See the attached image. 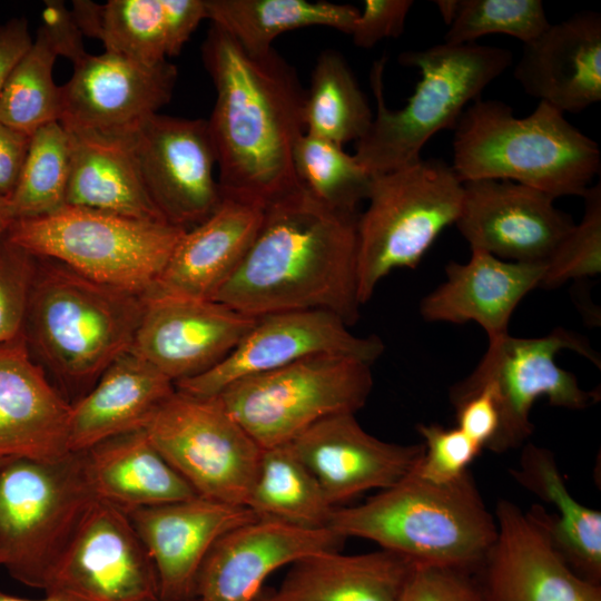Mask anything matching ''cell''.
Wrapping results in <instances>:
<instances>
[{
	"label": "cell",
	"instance_id": "cell-16",
	"mask_svg": "<svg viewBox=\"0 0 601 601\" xmlns=\"http://www.w3.org/2000/svg\"><path fill=\"white\" fill-rule=\"evenodd\" d=\"M256 318L213 299L149 293L129 351L176 384L221 362Z\"/></svg>",
	"mask_w": 601,
	"mask_h": 601
},
{
	"label": "cell",
	"instance_id": "cell-44",
	"mask_svg": "<svg viewBox=\"0 0 601 601\" xmlns=\"http://www.w3.org/2000/svg\"><path fill=\"white\" fill-rule=\"evenodd\" d=\"M412 0H366L351 36L355 46L370 49L385 38L402 35Z\"/></svg>",
	"mask_w": 601,
	"mask_h": 601
},
{
	"label": "cell",
	"instance_id": "cell-26",
	"mask_svg": "<svg viewBox=\"0 0 601 601\" xmlns=\"http://www.w3.org/2000/svg\"><path fill=\"white\" fill-rule=\"evenodd\" d=\"M176 391L175 383L128 351L83 395L71 402L67 445L83 452L108 439L142 430Z\"/></svg>",
	"mask_w": 601,
	"mask_h": 601
},
{
	"label": "cell",
	"instance_id": "cell-45",
	"mask_svg": "<svg viewBox=\"0 0 601 601\" xmlns=\"http://www.w3.org/2000/svg\"><path fill=\"white\" fill-rule=\"evenodd\" d=\"M38 29L47 37L58 57L69 59L72 65L88 55L83 45V35L71 9L67 8L63 1H45Z\"/></svg>",
	"mask_w": 601,
	"mask_h": 601
},
{
	"label": "cell",
	"instance_id": "cell-2",
	"mask_svg": "<svg viewBox=\"0 0 601 601\" xmlns=\"http://www.w3.org/2000/svg\"><path fill=\"white\" fill-rule=\"evenodd\" d=\"M358 214L336 210L305 188L264 209L240 265L213 296L243 314L321 309L351 326L359 317Z\"/></svg>",
	"mask_w": 601,
	"mask_h": 601
},
{
	"label": "cell",
	"instance_id": "cell-28",
	"mask_svg": "<svg viewBox=\"0 0 601 601\" xmlns=\"http://www.w3.org/2000/svg\"><path fill=\"white\" fill-rule=\"evenodd\" d=\"M68 134L70 173L66 205L166 221L141 178L132 131Z\"/></svg>",
	"mask_w": 601,
	"mask_h": 601
},
{
	"label": "cell",
	"instance_id": "cell-41",
	"mask_svg": "<svg viewBox=\"0 0 601 601\" xmlns=\"http://www.w3.org/2000/svg\"><path fill=\"white\" fill-rule=\"evenodd\" d=\"M37 257L0 237V345L23 334Z\"/></svg>",
	"mask_w": 601,
	"mask_h": 601
},
{
	"label": "cell",
	"instance_id": "cell-10",
	"mask_svg": "<svg viewBox=\"0 0 601 601\" xmlns=\"http://www.w3.org/2000/svg\"><path fill=\"white\" fill-rule=\"evenodd\" d=\"M372 365L317 355L234 382L218 395L262 449L288 444L317 422L356 414L373 390Z\"/></svg>",
	"mask_w": 601,
	"mask_h": 601
},
{
	"label": "cell",
	"instance_id": "cell-43",
	"mask_svg": "<svg viewBox=\"0 0 601 601\" xmlns=\"http://www.w3.org/2000/svg\"><path fill=\"white\" fill-rule=\"evenodd\" d=\"M400 601H485V599L475 572L414 563Z\"/></svg>",
	"mask_w": 601,
	"mask_h": 601
},
{
	"label": "cell",
	"instance_id": "cell-8",
	"mask_svg": "<svg viewBox=\"0 0 601 601\" xmlns=\"http://www.w3.org/2000/svg\"><path fill=\"white\" fill-rule=\"evenodd\" d=\"M462 198L463 183L442 159L372 175L356 224L361 305L394 269L420 264L441 231L455 224Z\"/></svg>",
	"mask_w": 601,
	"mask_h": 601
},
{
	"label": "cell",
	"instance_id": "cell-25",
	"mask_svg": "<svg viewBox=\"0 0 601 601\" xmlns=\"http://www.w3.org/2000/svg\"><path fill=\"white\" fill-rule=\"evenodd\" d=\"M545 264L500 259L472 249L466 263L450 262L446 280L427 294L420 313L427 322H475L489 341L509 334L513 312L522 298L540 287Z\"/></svg>",
	"mask_w": 601,
	"mask_h": 601
},
{
	"label": "cell",
	"instance_id": "cell-52",
	"mask_svg": "<svg viewBox=\"0 0 601 601\" xmlns=\"http://www.w3.org/2000/svg\"><path fill=\"white\" fill-rule=\"evenodd\" d=\"M0 601H63V600L53 595H49V594H45L43 598L36 599V600L24 599V598L7 594L0 591Z\"/></svg>",
	"mask_w": 601,
	"mask_h": 601
},
{
	"label": "cell",
	"instance_id": "cell-5",
	"mask_svg": "<svg viewBox=\"0 0 601 601\" xmlns=\"http://www.w3.org/2000/svg\"><path fill=\"white\" fill-rule=\"evenodd\" d=\"M142 311L144 296L37 257L23 337L45 371L86 393L130 349Z\"/></svg>",
	"mask_w": 601,
	"mask_h": 601
},
{
	"label": "cell",
	"instance_id": "cell-7",
	"mask_svg": "<svg viewBox=\"0 0 601 601\" xmlns=\"http://www.w3.org/2000/svg\"><path fill=\"white\" fill-rule=\"evenodd\" d=\"M184 233L166 221L65 205L46 216L16 219L6 236L36 257L145 296Z\"/></svg>",
	"mask_w": 601,
	"mask_h": 601
},
{
	"label": "cell",
	"instance_id": "cell-17",
	"mask_svg": "<svg viewBox=\"0 0 601 601\" xmlns=\"http://www.w3.org/2000/svg\"><path fill=\"white\" fill-rule=\"evenodd\" d=\"M177 76L168 60L148 66L108 51L88 53L60 86L59 122L69 132L132 131L170 101Z\"/></svg>",
	"mask_w": 601,
	"mask_h": 601
},
{
	"label": "cell",
	"instance_id": "cell-14",
	"mask_svg": "<svg viewBox=\"0 0 601 601\" xmlns=\"http://www.w3.org/2000/svg\"><path fill=\"white\" fill-rule=\"evenodd\" d=\"M338 315L321 309L263 315L236 347L209 371L175 384L196 396H216L234 382L317 355L374 364L385 346L376 335L357 336Z\"/></svg>",
	"mask_w": 601,
	"mask_h": 601
},
{
	"label": "cell",
	"instance_id": "cell-51",
	"mask_svg": "<svg viewBox=\"0 0 601 601\" xmlns=\"http://www.w3.org/2000/svg\"><path fill=\"white\" fill-rule=\"evenodd\" d=\"M459 0H437L435 6L437 7L444 22L450 26L457 11Z\"/></svg>",
	"mask_w": 601,
	"mask_h": 601
},
{
	"label": "cell",
	"instance_id": "cell-19",
	"mask_svg": "<svg viewBox=\"0 0 601 601\" xmlns=\"http://www.w3.org/2000/svg\"><path fill=\"white\" fill-rule=\"evenodd\" d=\"M496 540L475 572L485 601H601V585L579 577L529 511L501 499Z\"/></svg>",
	"mask_w": 601,
	"mask_h": 601
},
{
	"label": "cell",
	"instance_id": "cell-23",
	"mask_svg": "<svg viewBox=\"0 0 601 601\" xmlns=\"http://www.w3.org/2000/svg\"><path fill=\"white\" fill-rule=\"evenodd\" d=\"M70 406L31 355L23 334L0 345V460L67 454Z\"/></svg>",
	"mask_w": 601,
	"mask_h": 601
},
{
	"label": "cell",
	"instance_id": "cell-32",
	"mask_svg": "<svg viewBox=\"0 0 601 601\" xmlns=\"http://www.w3.org/2000/svg\"><path fill=\"white\" fill-rule=\"evenodd\" d=\"M207 19L250 55L274 49L282 33L323 26L351 35L359 10L352 4L306 0H205Z\"/></svg>",
	"mask_w": 601,
	"mask_h": 601
},
{
	"label": "cell",
	"instance_id": "cell-29",
	"mask_svg": "<svg viewBox=\"0 0 601 601\" xmlns=\"http://www.w3.org/2000/svg\"><path fill=\"white\" fill-rule=\"evenodd\" d=\"M81 454L95 499L125 513L198 496L145 428L102 441Z\"/></svg>",
	"mask_w": 601,
	"mask_h": 601
},
{
	"label": "cell",
	"instance_id": "cell-11",
	"mask_svg": "<svg viewBox=\"0 0 601 601\" xmlns=\"http://www.w3.org/2000/svg\"><path fill=\"white\" fill-rule=\"evenodd\" d=\"M562 349H571L600 367V359L579 335L556 327L542 337L523 338L506 334L489 346L469 376L450 390L454 405L487 388L500 413L495 436L485 449L495 454L520 447L533 432L530 413L535 401L546 397L553 406L587 408L595 395L584 391L575 375L555 363Z\"/></svg>",
	"mask_w": 601,
	"mask_h": 601
},
{
	"label": "cell",
	"instance_id": "cell-49",
	"mask_svg": "<svg viewBox=\"0 0 601 601\" xmlns=\"http://www.w3.org/2000/svg\"><path fill=\"white\" fill-rule=\"evenodd\" d=\"M32 41L24 18H12L0 24V91Z\"/></svg>",
	"mask_w": 601,
	"mask_h": 601
},
{
	"label": "cell",
	"instance_id": "cell-27",
	"mask_svg": "<svg viewBox=\"0 0 601 601\" xmlns=\"http://www.w3.org/2000/svg\"><path fill=\"white\" fill-rule=\"evenodd\" d=\"M263 215L258 207L224 198L207 219L185 230L149 293L211 299L240 265Z\"/></svg>",
	"mask_w": 601,
	"mask_h": 601
},
{
	"label": "cell",
	"instance_id": "cell-31",
	"mask_svg": "<svg viewBox=\"0 0 601 601\" xmlns=\"http://www.w3.org/2000/svg\"><path fill=\"white\" fill-rule=\"evenodd\" d=\"M515 482L555 508L535 504L529 512L545 528L554 548L582 579L601 585V513L578 502L569 492L553 453L532 443L523 445Z\"/></svg>",
	"mask_w": 601,
	"mask_h": 601
},
{
	"label": "cell",
	"instance_id": "cell-22",
	"mask_svg": "<svg viewBox=\"0 0 601 601\" xmlns=\"http://www.w3.org/2000/svg\"><path fill=\"white\" fill-rule=\"evenodd\" d=\"M157 572L160 600L195 598L199 569L227 532L257 521L246 505L201 496L126 513Z\"/></svg>",
	"mask_w": 601,
	"mask_h": 601
},
{
	"label": "cell",
	"instance_id": "cell-48",
	"mask_svg": "<svg viewBox=\"0 0 601 601\" xmlns=\"http://www.w3.org/2000/svg\"><path fill=\"white\" fill-rule=\"evenodd\" d=\"M30 136L0 122V196L13 191L28 150Z\"/></svg>",
	"mask_w": 601,
	"mask_h": 601
},
{
	"label": "cell",
	"instance_id": "cell-9",
	"mask_svg": "<svg viewBox=\"0 0 601 601\" xmlns=\"http://www.w3.org/2000/svg\"><path fill=\"white\" fill-rule=\"evenodd\" d=\"M81 452L0 465V566L43 590L46 580L95 501Z\"/></svg>",
	"mask_w": 601,
	"mask_h": 601
},
{
	"label": "cell",
	"instance_id": "cell-21",
	"mask_svg": "<svg viewBox=\"0 0 601 601\" xmlns=\"http://www.w3.org/2000/svg\"><path fill=\"white\" fill-rule=\"evenodd\" d=\"M345 538L328 529L305 530L254 521L223 535L196 578L197 601H253L276 570L307 555L341 551Z\"/></svg>",
	"mask_w": 601,
	"mask_h": 601
},
{
	"label": "cell",
	"instance_id": "cell-46",
	"mask_svg": "<svg viewBox=\"0 0 601 601\" xmlns=\"http://www.w3.org/2000/svg\"><path fill=\"white\" fill-rule=\"evenodd\" d=\"M453 406L456 427L482 450L485 449L500 425V413L492 393L482 388Z\"/></svg>",
	"mask_w": 601,
	"mask_h": 601
},
{
	"label": "cell",
	"instance_id": "cell-55",
	"mask_svg": "<svg viewBox=\"0 0 601 601\" xmlns=\"http://www.w3.org/2000/svg\"><path fill=\"white\" fill-rule=\"evenodd\" d=\"M8 460V459H7ZM6 460H0V465L4 462Z\"/></svg>",
	"mask_w": 601,
	"mask_h": 601
},
{
	"label": "cell",
	"instance_id": "cell-15",
	"mask_svg": "<svg viewBox=\"0 0 601 601\" xmlns=\"http://www.w3.org/2000/svg\"><path fill=\"white\" fill-rule=\"evenodd\" d=\"M147 193L170 225L188 230L224 200L217 158L206 119L155 114L132 130Z\"/></svg>",
	"mask_w": 601,
	"mask_h": 601
},
{
	"label": "cell",
	"instance_id": "cell-6",
	"mask_svg": "<svg viewBox=\"0 0 601 601\" xmlns=\"http://www.w3.org/2000/svg\"><path fill=\"white\" fill-rule=\"evenodd\" d=\"M398 61L417 68L421 80L407 104L392 110L383 91L386 58L374 62L370 78L376 111L353 155L371 176L421 159L424 145L436 132L454 129L464 107L480 99L482 91L512 65V53L475 42L441 43L402 52Z\"/></svg>",
	"mask_w": 601,
	"mask_h": 601
},
{
	"label": "cell",
	"instance_id": "cell-39",
	"mask_svg": "<svg viewBox=\"0 0 601 601\" xmlns=\"http://www.w3.org/2000/svg\"><path fill=\"white\" fill-rule=\"evenodd\" d=\"M549 26L540 0H459L444 43H473L483 36L503 33L524 45L536 39Z\"/></svg>",
	"mask_w": 601,
	"mask_h": 601
},
{
	"label": "cell",
	"instance_id": "cell-1",
	"mask_svg": "<svg viewBox=\"0 0 601 601\" xmlns=\"http://www.w3.org/2000/svg\"><path fill=\"white\" fill-rule=\"evenodd\" d=\"M201 58L216 89L207 122L223 197L264 210L302 187L294 151L305 134V90L274 49L250 55L215 24Z\"/></svg>",
	"mask_w": 601,
	"mask_h": 601
},
{
	"label": "cell",
	"instance_id": "cell-13",
	"mask_svg": "<svg viewBox=\"0 0 601 601\" xmlns=\"http://www.w3.org/2000/svg\"><path fill=\"white\" fill-rule=\"evenodd\" d=\"M63 601H159L154 563L129 516L95 500L43 590Z\"/></svg>",
	"mask_w": 601,
	"mask_h": 601
},
{
	"label": "cell",
	"instance_id": "cell-3",
	"mask_svg": "<svg viewBox=\"0 0 601 601\" xmlns=\"http://www.w3.org/2000/svg\"><path fill=\"white\" fill-rule=\"evenodd\" d=\"M328 528L361 538L415 564L476 572L493 546L497 528L467 471L435 484L414 470L395 485L355 506H337Z\"/></svg>",
	"mask_w": 601,
	"mask_h": 601
},
{
	"label": "cell",
	"instance_id": "cell-47",
	"mask_svg": "<svg viewBox=\"0 0 601 601\" xmlns=\"http://www.w3.org/2000/svg\"><path fill=\"white\" fill-rule=\"evenodd\" d=\"M170 57L177 56L201 20L207 19L205 0H164Z\"/></svg>",
	"mask_w": 601,
	"mask_h": 601
},
{
	"label": "cell",
	"instance_id": "cell-40",
	"mask_svg": "<svg viewBox=\"0 0 601 601\" xmlns=\"http://www.w3.org/2000/svg\"><path fill=\"white\" fill-rule=\"evenodd\" d=\"M582 197L583 217L546 260L540 287L554 288L601 273V185L590 186Z\"/></svg>",
	"mask_w": 601,
	"mask_h": 601
},
{
	"label": "cell",
	"instance_id": "cell-38",
	"mask_svg": "<svg viewBox=\"0 0 601 601\" xmlns=\"http://www.w3.org/2000/svg\"><path fill=\"white\" fill-rule=\"evenodd\" d=\"M298 181L321 203L339 211L358 214L372 176L343 146L304 134L294 151Z\"/></svg>",
	"mask_w": 601,
	"mask_h": 601
},
{
	"label": "cell",
	"instance_id": "cell-33",
	"mask_svg": "<svg viewBox=\"0 0 601 601\" xmlns=\"http://www.w3.org/2000/svg\"><path fill=\"white\" fill-rule=\"evenodd\" d=\"M246 506L260 521L328 529L335 506L292 445L263 449Z\"/></svg>",
	"mask_w": 601,
	"mask_h": 601
},
{
	"label": "cell",
	"instance_id": "cell-12",
	"mask_svg": "<svg viewBox=\"0 0 601 601\" xmlns=\"http://www.w3.org/2000/svg\"><path fill=\"white\" fill-rule=\"evenodd\" d=\"M145 431L198 496L246 505L263 449L218 396L176 388Z\"/></svg>",
	"mask_w": 601,
	"mask_h": 601
},
{
	"label": "cell",
	"instance_id": "cell-36",
	"mask_svg": "<svg viewBox=\"0 0 601 601\" xmlns=\"http://www.w3.org/2000/svg\"><path fill=\"white\" fill-rule=\"evenodd\" d=\"M70 173V138L60 122L30 136L17 185L8 197L16 219L52 214L66 205Z\"/></svg>",
	"mask_w": 601,
	"mask_h": 601
},
{
	"label": "cell",
	"instance_id": "cell-18",
	"mask_svg": "<svg viewBox=\"0 0 601 601\" xmlns=\"http://www.w3.org/2000/svg\"><path fill=\"white\" fill-rule=\"evenodd\" d=\"M550 195L510 180L463 183L455 225L470 244L500 259L545 264L574 226Z\"/></svg>",
	"mask_w": 601,
	"mask_h": 601
},
{
	"label": "cell",
	"instance_id": "cell-34",
	"mask_svg": "<svg viewBox=\"0 0 601 601\" xmlns=\"http://www.w3.org/2000/svg\"><path fill=\"white\" fill-rule=\"evenodd\" d=\"M70 9L82 35L105 51L148 66L170 57L164 0H73Z\"/></svg>",
	"mask_w": 601,
	"mask_h": 601
},
{
	"label": "cell",
	"instance_id": "cell-37",
	"mask_svg": "<svg viewBox=\"0 0 601 601\" xmlns=\"http://www.w3.org/2000/svg\"><path fill=\"white\" fill-rule=\"evenodd\" d=\"M57 58L52 45L38 29L31 47L0 91V122L28 136L59 122L60 86L52 76Z\"/></svg>",
	"mask_w": 601,
	"mask_h": 601
},
{
	"label": "cell",
	"instance_id": "cell-42",
	"mask_svg": "<svg viewBox=\"0 0 601 601\" xmlns=\"http://www.w3.org/2000/svg\"><path fill=\"white\" fill-rule=\"evenodd\" d=\"M424 454L414 469L421 479L435 483H451L463 476L482 449L459 427L440 424H418Z\"/></svg>",
	"mask_w": 601,
	"mask_h": 601
},
{
	"label": "cell",
	"instance_id": "cell-20",
	"mask_svg": "<svg viewBox=\"0 0 601 601\" xmlns=\"http://www.w3.org/2000/svg\"><path fill=\"white\" fill-rule=\"evenodd\" d=\"M289 444L335 508L366 491L395 485L424 454L423 443L380 440L347 413L317 422Z\"/></svg>",
	"mask_w": 601,
	"mask_h": 601
},
{
	"label": "cell",
	"instance_id": "cell-4",
	"mask_svg": "<svg viewBox=\"0 0 601 601\" xmlns=\"http://www.w3.org/2000/svg\"><path fill=\"white\" fill-rule=\"evenodd\" d=\"M453 130L451 166L462 183L510 180L555 199L583 196L601 168L598 144L542 101L518 118L503 101L477 99Z\"/></svg>",
	"mask_w": 601,
	"mask_h": 601
},
{
	"label": "cell",
	"instance_id": "cell-24",
	"mask_svg": "<svg viewBox=\"0 0 601 601\" xmlns=\"http://www.w3.org/2000/svg\"><path fill=\"white\" fill-rule=\"evenodd\" d=\"M514 78L560 112L579 114L601 100V16L583 11L523 45Z\"/></svg>",
	"mask_w": 601,
	"mask_h": 601
},
{
	"label": "cell",
	"instance_id": "cell-50",
	"mask_svg": "<svg viewBox=\"0 0 601 601\" xmlns=\"http://www.w3.org/2000/svg\"><path fill=\"white\" fill-rule=\"evenodd\" d=\"M13 221L14 217L12 215L8 198L0 196V237L8 233Z\"/></svg>",
	"mask_w": 601,
	"mask_h": 601
},
{
	"label": "cell",
	"instance_id": "cell-30",
	"mask_svg": "<svg viewBox=\"0 0 601 601\" xmlns=\"http://www.w3.org/2000/svg\"><path fill=\"white\" fill-rule=\"evenodd\" d=\"M413 565L384 549L307 555L290 564L272 601H400Z\"/></svg>",
	"mask_w": 601,
	"mask_h": 601
},
{
	"label": "cell",
	"instance_id": "cell-35",
	"mask_svg": "<svg viewBox=\"0 0 601 601\" xmlns=\"http://www.w3.org/2000/svg\"><path fill=\"white\" fill-rule=\"evenodd\" d=\"M373 112L344 57L323 51L305 91V132L339 146L358 141L368 131Z\"/></svg>",
	"mask_w": 601,
	"mask_h": 601
},
{
	"label": "cell",
	"instance_id": "cell-53",
	"mask_svg": "<svg viewBox=\"0 0 601 601\" xmlns=\"http://www.w3.org/2000/svg\"><path fill=\"white\" fill-rule=\"evenodd\" d=\"M273 589L264 588L253 601H272Z\"/></svg>",
	"mask_w": 601,
	"mask_h": 601
},
{
	"label": "cell",
	"instance_id": "cell-54",
	"mask_svg": "<svg viewBox=\"0 0 601 601\" xmlns=\"http://www.w3.org/2000/svg\"><path fill=\"white\" fill-rule=\"evenodd\" d=\"M159 601H197L195 598L187 600H159Z\"/></svg>",
	"mask_w": 601,
	"mask_h": 601
}]
</instances>
